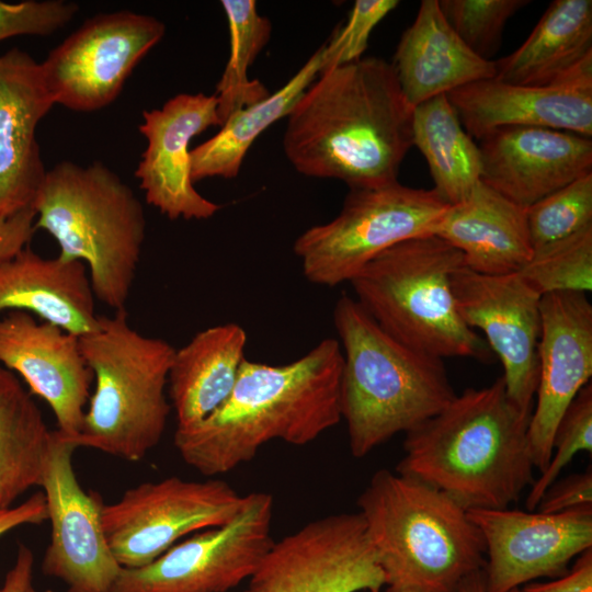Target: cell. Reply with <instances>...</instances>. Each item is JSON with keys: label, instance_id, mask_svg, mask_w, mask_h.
Here are the masks:
<instances>
[{"label": "cell", "instance_id": "6da1fadb", "mask_svg": "<svg viewBox=\"0 0 592 592\" xmlns=\"http://www.w3.org/2000/svg\"><path fill=\"white\" fill-rule=\"evenodd\" d=\"M413 107L391 62L362 57L322 71L287 116L283 149L306 175L350 190L397 181L412 146Z\"/></svg>", "mask_w": 592, "mask_h": 592}, {"label": "cell", "instance_id": "7a4b0ae2", "mask_svg": "<svg viewBox=\"0 0 592 592\" xmlns=\"http://www.w3.org/2000/svg\"><path fill=\"white\" fill-rule=\"evenodd\" d=\"M343 353L327 338L282 365L243 360L234 388L209 417L177 429L174 446L204 476L227 474L267 442L306 445L341 419Z\"/></svg>", "mask_w": 592, "mask_h": 592}, {"label": "cell", "instance_id": "3957f363", "mask_svg": "<svg viewBox=\"0 0 592 592\" xmlns=\"http://www.w3.org/2000/svg\"><path fill=\"white\" fill-rule=\"evenodd\" d=\"M532 411L508 396L503 377L467 388L406 433L396 471L430 485L466 510L504 509L534 482Z\"/></svg>", "mask_w": 592, "mask_h": 592}, {"label": "cell", "instance_id": "277c9868", "mask_svg": "<svg viewBox=\"0 0 592 592\" xmlns=\"http://www.w3.org/2000/svg\"><path fill=\"white\" fill-rule=\"evenodd\" d=\"M333 323L343 353L341 419L354 457L410 432L456 396L442 358L394 339L354 297L340 296Z\"/></svg>", "mask_w": 592, "mask_h": 592}, {"label": "cell", "instance_id": "5b68a950", "mask_svg": "<svg viewBox=\"0 0 592 592\" xmlns=\"http://www.w3.org/2000/svg\"><path fill=\"white\" fill-rule=\"evenodd\" d=\"M357 505L389 588L455 592L485 567V543L467 510L430 485L380 469Z\"/></svg>", "mask_w": 592, "mask_h": 592}, {"label": "cell", "instance_id": "8992f818", "mask_svg": "<svg viewBox=\"0 0 592 592\" xmlns=\"http://www.w3.org/2000/svg\"><path fill=\"white\" fill-rule=\"evenodd\" d=\"M33 207L35 229L55 239L57 257L83 263L95 299L125 310L147 226L132 187L102 162L64 160L47 170Z\"/></svg>", "mask_w": 592, "mask_h": 592}, {"label": "cell", "instance_id": "52a82bcc", "mask_svg": "<svg viewBox=\"0 0 592 592\" xmlns=\"http://www.w3.org/2000/svg\"><path fill=\"white\" fill-rule=\"evenodd\" d=\"M79 342L95 386L81 430L69 440L129 462L143 459L167 426L166 389L175 348L134 329L126 309L99 316L98 327Z\"/></svg>", "mask_w": 592, "mask_h": 592}, {"label": "cell", "instance_id": "ba28073f", "mask_svg": "<svg viewBox=\"0 0 592 592\" xmlns=\"http://www.w3.org/2000/svg\"><path fill=\"white\" fill-rule=\"evenodd\" d=\"M464 265L457 249L429 235L383 251L350 284L360 306L399 342L442 360H485L488 346L462 319L452 291Z\"/></svg>", "mask_w": 592, "mask_h": 592}, {"label": "cell", "instance_id": "9c48e42d", "mask_svg": "<svg viewBox=\"0 0 592 592\" xmlns=\"http://www.w3.org/2000/svg\"><path fill=\"white\" fill-rule=\"evenodd\" d=\"M449 207L433 190L394 181L352 189L330 221L300 234L293 251L306 280L334 287L349 282L383 251L408 239L434 235Z\"/></svg>", "mask_w": 592, "mask_h": 592}, {"label": "cell", "instance_id": "30bf717a", "mask_svg": "<svg viewBox=\"0 0 592 592\" xmlns=\"http://www.w3.org/2000/svg\"><path fill=\"white\" fill-rule=\"evenodd\" d=\"M244 496L220 479L168 477L143 482L112 504H103L107 544L122 568L146 566L185 535L223 525Z\"/></svg>", "mask_w": 592, "mask_h": 592}, {"label": "cell", "instance_id": "8fae6325", "mask_svg": "<svg viewBox=\"0 0 592 592\" xmlns=\"http://www.w3.org/2000/svg\"><path fill=\"white\" fill-rule=\"evenodd\" d=\"M274 500L244 496L227 523L196 532L150 563L122 568L111 592H226L249 579L274 543Z\"/></svg>", "mask_w": 592, "mask_h": 592}, {"label": "cell", "instance_id": "7c38bea8", "mask_svg": "<svg viewBox=\"0 0 592 592\" xmlns=\"http://www.w3.org/2000/svg\"><path fill=\"white\" fill-rule=\"evenodd\" d=\"M164 33L163 22L134 11L89 18L39 62L55 104L76 112L106 107Z\"/></svg>", "mask_w": 592, "mask_h": 592}, {"label": "cell", "instance_id": "4fadbf2b", "mask_svg": "<svg viewBox=\"0 0 592 592\" xmlns=\"http://www.w3.org/2000/svg\"><path fill=\"white\" fill-rule=\"evenodd\" d=\"M385 576L360 512L327 515L274 542L243 592H379Z\"/></svg>", "mask_w": 592, "mask_h": 592}, {"label": "cell", "instance_id": "5bb4252c", "mask_svg": "<svg viewBox=\"0 0 592 592\" xmlns=\"http://www.w3.org/2000/svg\"><path fill=\"white\" fill-rule=\"evenodd\" d=\"M78 448L54 430L39 487L52 525L43 572L61 580L68 592H111L122 567L104 534L103 503L80 486L72 466Z\"/></svg>", "mask_w": 592, "mask_h": 592}, {"label": "cell", "instance_id": "9a60e30c", "mask_svg": "<svg viewBox=\"0 0 592 592\" xmlns=\"http://www.w3.org/2000/svg\"><path fill=\"white\" fill-rule=\"evenodd\" d=\"M486 547L487 592H509L538 578H558L592 548V505L561 513L469 509Z\"/></svg>", "mask_w": 592, "mask_h": 592}, {"label": "cell", "instance_id": "2e32d148", "mask_svg": "<svg viewBox=\"0 0 592 592\" xmlns=\"http://www.w3.org/2000/svg\"><path fill=\"white\" fill-rule=\"evenodd\" d=\"M464 322L485 333L503 366L509 398L533 411L538 382L542 296L517 273L488 275L465 265L451 278Z\"/></svg>", "mask_w": 592, "mask_h": 592}, {"label": "cell", "instance_id": "e0dca14e", "mask_svg": "<svg viewBox=\"0 0 592 592\" xmlns=\"http://www.w3.org/2000/svg\"><path fill=\"white\" fill-rule=\"evenodd\" d=\"M538 382L527 439L542 473L553 452L556 426L592 376V305L585 293L558 292L540 298Z\"/></svg>", "mask_w": 592, "mask_h": 592}, {"label": "cell", "instance_id": "ac0fdd59", "mask_svg": "<svg viewBox=\"0 0 592 592\" xmlns=\"http://www.w3.org/2000/svg\"><path fill=\"white\" fill-rule=\"evenodd\" d=\"M217 106L215 94L180 93L143 112L139 132L147 147L135 175L147 203L170 219H207L221 208L195 190L191 175V140L221 126Z\"/></svg>", "mask_w": 592, "mask_h": 592}, {"label": "cell", "instance_id": "d6986e66", "mask_svg": "<svg viewBox=\"0 0 592 592\" xmlns=\"http://www.w3.org/2000/svg\"><path fill=\"white\" fill-rule=\"evenodd\" d=\"M0 365L50 407L59 432L79 434L93 374L78 335L29 312H7L0 316Z\"/></svg>", "mask_w": 592, "mask_h": 592}, {"label": "cell", "instance_id": "ffe728a7", "mask_svg": "<svg viewBox=\"0 0 592 592\" xmlns=\"http://www.w3.org/2000/svg\"><path fill=\"white\" fill-rule=\"evenodd\" d=\"M462 125L481 139L505 126L545 127L592 137V57L547 86L479 80L446 94Z\"/></svg>", "mask_w": 592, "mask_h": 592}, {"label": "cell", "instance_id": "44dd1931", "mask_svg": "<svg viewBox=\"0 0 592 592\" xmlns=\"http://www.w3.org/2000/svg\"><path fill=\"white\" fill-rule=\"evenodd\" d=\"M479 141L481 182L524 208L592 173V140L571 132L505 126Z\"/></svg>", "mask_w": 592, "mask_h": 592}, {"label": "cell", "instance_id": "7402d4cb", "mask_svg": "<svg viewBox=\"0 0 592 592\" xmlns=\"http://www.w3.org/2000/svg\"><path fill=\"white\" fill-rule=\"evenodd\" d=\"M54 104L39 62L18 47L0 54V218L34 206L47 173L36 128Z\"/></svg>", "mask_w": 592, "mask_h": 592}, {"label": "cell", "instance_id": "603a6c76", "mask_svg": "<svg viewBox=\"0 0 592 592\" xmlns=\"http://www.w3.org/2000/svg\"><path fill=\"white\" fill-rule=\"evenodd\" d=\"M10 311L35 315L78 337L99 323L86 265L42 257L29 246L0 260V316Z\"/></svg>", "mask_w": 592, "mask_h": 592}, {"label": "cell", "instance_id": "cb8c5ba5", "mask_svg": "<svg viewBox=\"0 0 592 592\" xmlns=\"http://www.w3.org/2000/svg\"><path fill=\"white\" fill-rule=\"evenodd\" d=\"M414 107L469 83L496 77V64L474 53L443 15L437 0H423L402 33L391 62Z\"/></svg>", "mask_w": 592, "mask_h": 592}, {"label": "cell", "instance_id": "d4e9b609", "mask_svg": "<svg viewBox=\"0 0 592 592\" xmlns=\"http://www.w3.org/2000/svg\"><path fill=\"white\" fill-rule=\"evenodd\" d=\"M434 235L463 254L466 267L482 274L517 273L533 254L526 208L481 181L449 205Z\"/></svg>", "mask_w": 592, "mask_h": 592}, {"label": "cell", "instance_id": "484cf974", "mask_svg": "<svg viewBox=\"0 0 592 592\" xmlns=\"http://www.w3.org/2000/svg\"><path fill=\"white\" fill-rule=\"evenodd\" d=\"M246 330L228 322L197 332L175 349L168 376V395L177 429L200 423L230 395L243 362Z\"/></svg>", "mask_w": 592, "mask_h": 592}, {"label": "cell", "instance_id": "4316f807", "mask_svg": "<svg viewBox=\"0 0 592 592\" xmlns=\"http://www.w3.org/2000/svg\"><path fill=\"white\" fill-rule=\"evenodd\" d=\"M592 57V1L555 0L512 54L494 61V79L547 86L576 71Z\"/></svg>", "mask_w": 592, "mask_h": 592}, {"label": "cell", "instance_id": "83f0119b", "mask_svg": "<svg viewBox=\"0 0 592 592\" xmlns=\"http://www.w3.org/2000/svg\"><path fill=\"white\" fill-rule=\"evenodd\" d=\"M321 71L319 47L278 90L252 105L234 112L217 134L191 149L193 182L207 178L234 179L255 139L292 109Z\"/></svg>", "mask_w": 592, "mask_h": 592}, {"label": "cell", "instance_id": "f1b7e54d", "mask_svg": "<svg viewBox=\"0 0 592 592\" xmlns=\"http://www.w3.org/2000/svg\"><path fill=\"white\" fill-rule=\"evenodd\" d=\"M52 434L31 392L0 365V509L41 485Z\"/></svg>", "mask_w": 592, "mask_h": 592}, {"label": "cell", "instance_id": "f546056e", "mask_svg": "<svg viewBox=\"0 0 592 592\" xmlns=\"http://www.w3.org/2000/svg\"><path fill=\"white\" fill-rule=\"evenodd\" d=\"M412 146L426 160L434 191L449 205L464 201L481 181V157L446 94L413 107Z\"/></svg>", "mask_w": 592, "mask_h": 592}, {"label": "cell", "instance_id": "4dcf8cb0", "mask_svg": "<svg viewBox=\"0 0 592 592\" xmlns=\"http://www.w3.org/2000/svg\"><path fill=\"white\" fill-rule=\"evenodd\" d=\"M230 38L229 58L216 86L217 111L223 123L236 111L264 100L270 92L248 70L269 43L272 25L258 12L254 0H223Z\"/></svg>", "mask_w": 592, "mask_h": 592}, {"label": "cell", "instance_id": "1f68e13d", "mask_svg": "<svg viewBox=\"0 0 592 592\" xmlns=\"http://www.w3.org/2000/svg\"><path fill=\"white\" fill-rule=\"evenodd\" d=\"M540 296L592 289V225L533 250L519 272Z\"/></svg>", "mask_w": 592, "mask_h": 592}, {"label": "cell", "instance_id": "d6a6232c", "mask_svg": "<svg viewBox=\"0 0 592 592\" xmlns=\"http://www.w3.org/2000/svg\"><path fill=\"white\" fill-rule=\"evenodd\" d=\"M533 250L570 237L592 225V173L550 193L526 208Z\"/></svg>", "mask_w": 592, "mask_h": 592}, {"label": "cell", "instance_id": "836d02e7", "mask_svg": "<svg viewBox=\"0 0 592 592\" xmlns=\"http://www.w3.org/2000/svg\"><path fill=\"white\" fill-rule=\"evenodd\" d=\"M446 21L478 56L490 59L500 44L508 20L525 0H437Z\"/></svg>", "mask_w": 592, "mask_h": 592}, {"label": "cell", "instance_id": "e575fe53", "mask_svg": "<svg viewBox=\"0 0 592 592\" xmlns=\"http://www.w3.org/2000/svg\"><path fill=\"white\" fill-rule=\"evenodd\" d=\"M579 452H592V385L587 384L561 415L553 437V452L547 467L531 485L525 500L534 511L546 489L558 479L562 469Z\"/></svg>", "mask_w": 592, "mask_h": 592}, {"label": "cell", "instance_id": "d590c367", "mask_svg": "<svg viewBox=\"0 0 592 592\" xmlns=\"http://www.w3.org/2000/svg\"><path fill=\"white\" fill-rule=\"evenodd\" d=\"M398 3L397 0H356L346 22L320 46V72L362 58L372 31Z\"/></svg>", "mask_w": 592, "mask_h": 592}, {"label": "cell", "instance_id": "8d00e7d4", "mask_svg": "<svg viewBox=\"0 0 592 592\" xmlns=\"http://www.w3.org/2000/svg\"><path fill=\"white\" fill-rule=\"evenodd\" d=\"M78 12L65 0L0 1V42L19 35L46 36L68 24Z\"/></svg>", "mask_w": 592, "mask_h": 592}, {"label": "cell", "instance_id": "74e56055", "mask_svg": "<svg viewBox=\"0 0 592 592\" xmlns=\"http://www.w3.org/2000/svg\"><path fill=\"white\" fill-rule=\"evenodd\" d=\"M592 505V471L576 473L556 479L542 496L536 509L540 513H561Z\"/></svg>", "mask_w": 592, "mask_h": 592}, {"label": "cell", "instance_id": "f35d334b", "mask_svg": "<svg viewBox=\"0 0 592 592\" xmlns=\"http://www.w3.org/2000/svg\"><path fill=\"white\" fill-rule=\"evenodd\" d=\"M520 592H592V548L580 554L561 577L549 582H532Z\"/></svg>", "mask_w": 592, "mask_h": 592}, {"label": "cell", "instance_id": "ab89813d", "mask_svg": "<svg viewBox=\"0 0 592 592\" xmlns=\"http://www.w3.org/2000/svg\"><path fill=\"white\" fill-rule=\"evenodd\" d=\"M34 207L0 218V260L12 257L29 246L35 232Z\"/></svg>", "mask_w": 592, "mask_h": 592}, {"label": "cell", "instance_id": "60d3db41", "mask_svg": "<svg viewBox=\"0 0 592 592\" xmlns=\"http://www.w3.org/2000/svg\"><path fill=\"white\" fill-rule=\"evenodd\" d=\"M46 520L45 496L43 492H36L19 505L0 509V537L15 527L41 524Z\"/></svg>", "mask_w": 592, "mask_h": 592}, {"label": "cell", "instance_id": "b9f144b4", "mask_svg": "<svg viewBox=\"0 0 592 592\" xmlns=\"http://www.w3.org/2000/svg\"><path fill=\"white\" fill-rule=\"evenodd\" d=\"M33 565L32 550L20 544L14 565L5 576L1 592H27L32 587Z\"/></svg>", "mask_w": 592, "mask_h": 592}, {"label": "cell", "instance_id": "7bdbcfd3", "mask_svg": "<svg viewBox=\"0 0 592 592\" xmlns=\"http://www.w3.org/2000/svg\"><path fill=\"white\" fill-rule=\"evenodd\" d=\"M455 592H487L486 573L483 568L463 579Z\"/></svg>", "mask_w": 592, "mask_h": 592}, {"label": "cell", "instance_id": "ee69618b", "mask_svg": "<svg viewBox=\"0 0 592 592\" xmlns=\"http://www.w3.org/2000/svg\"><path fill=\"white\" fill-rule=\"evenodd\" d=\"M387 592H425V591L411 589V588H389L388 587Z\"/></svg>", "mask_w": 592, "mask_h": 592}, {"label": "cell", "instance_id": "f6af8a7d", "mask_svg": "<svg viewBox=\"0 0 592 592\" xmlns=\"http://www.w3.org/2000/svg\"><path fill=\"white\" fill-rule=\"evenodd\" d=\"M27 592H39V591H37V590H35L33 587H31V588L27 590ZM42 592H53V591L46 590V591H42Z\"/></svg>", "mask_w": 592, "mask_h": 592}, {"label": "cell", "instance_id": "bcb514c9", "mask_svg": "<svg viewBox=\"0 0 592 592\" xmlns=\"http://www.w3.org/2000/svg\"><path fill=\"white\" fill-rule=\"evenodd\" d=\"M509 592H520V588L513 589V590H511Z\"/></svg>", "mask_w": 592, "mask_h": 592}, {"label": "cell", "instance_id": "7dc6e473", "mask_svg": "<svg viewBox=\"0 0 592 592\" xmlns=\"http://www.w3.org/2000/svg\"><path fill=\"white\" fill-rule=\"evenodd\" d=\"M0 592H1V589H0Z\"/></svg>", "mask_w": 592, "mask_h": 592}]
</instances>
